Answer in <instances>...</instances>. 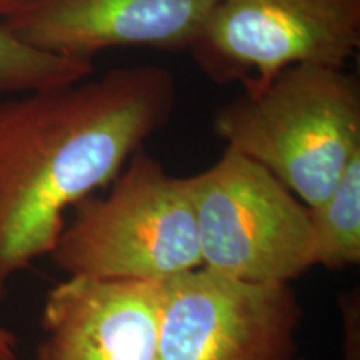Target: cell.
<instances>
[{
	"instance_id": "cell-1",
	"label": "cell",
	"mask_w": 360,
	"mask_h": 360,
	"mask_svg": "<svg viewBox=\"0 0 360 360\" xmlns=\"http://www.w3.org/2000/svg\"><path fill=\"white\" fill-rule=\"evenodd\" d=\"M174 105V75L154 64L0 102V302L15 274L52 254L65 214L114 182Z\"/></svg>"
},
{
	"instance_id": "cell-2",
	"label": "cell",
	"mask_w": 360,
	"mask_h": 360,
	"mask_svg": "<svg viewBox=\"0 0 360 360\" xmlns=\"http://www.w3.org/2000/svg\"><path fill=\"white\" fill-rule=\"evenodd\" d=\"M214 132L312 209L360 154V82L335 67L292 65L220 107Z\"/></svg>"
},
{
	"instance_id": "cell-3",
	"label": "cell",
	"mask_w": 360,
	"mask_h": 360,
	"mask_svg": "<svg viewBox=\"0 0 360 360\" xmlns=\"http://www.w3.org/2000/svg\"><path fill=\"white\" fill-rule=\"evenodd\" d=\"M74 210L51 254L69 276L165 282L202 267L191 180L146 152L130 157L107 195Z\"/></svg>"
},
{
	"instance_id": "cell-4",
	"label": "cell",
	"mask_w": 360,
	"mask_h": 360,
	"mask_svg": "<svg viewBox=\"0 0 360 360\" xmlns=\"http://www.w3.org/2000/svg\"><path fill=\"white\" fill-rule=\"evenodd\" d=\"M188 180L202 267L252 283H290L314 267L309 207L257 162L225 148Z\"/></svg>"
},
{
	"instance_id": "cell-5",
	"label": "cell",
	"mask_w": 360,
	"mask_h": 360,
	"mask_svg": "<svg viewBox=\"0 0 360 360\" xmlns=\"http://www.w3.org/2000/svg\"><path fill=\"white\" fill-rule=\"evenodd\" d=\"M360 47V0H220L188 49L217 84L262 89L299 64L344 69Z\"/></svg>"
},
{
	"instance_id": "cell-6",
	"label": "cell",
	"mask_w": 360,
	"mask_h": 360,
	"mask_svg": "<svg viewBox=\"0 0 360 360\" xmlns=\"http://www.w3.org/2000/svg\"><path fill=\"white\" fill-rule=\"evenodd\" d=\"M300 319L289 283L195 269L164 282L157 360H294Z\"/></svg>"
},
{
	"instance_id": "cell-7",
	"label": "cell",
	"mask_w": 360,
	"mask_h": 360,
	"mask_svg": "<svg viewBox=\"0 0 360 360\" xmlns=\"http://www.w3.org/2000/svg\"><path fill=\"white\" fill-rule=\"evenodd\" d=\"M220 0H37L4 19L39 51L90 60L107 49L188 51Z\"/></svg>"
},
{
	"instance_id": "cell-8",
	"label": "cell",
	"mask_w": 360,
	"mask_h": 360,
	"mask_svg": "<svg viewBox=\"0 0 360 360\" xmlns=\"http://www.w3.org/2000/svg\"><path fill=\"white\" fill-rule=\"evenodd\" d=\"M164 282L70 276L49 292L37 360H157Z\"/></svg>"
},
{
	"instance_id": "cell-9",
	"label": "cell",
	"mask_w": 360,
	"mask_h": 360,
	"mask_svg": "<svg viewBox=\"0 0 360 360\" xmlns=\"http://www.w3.org/2000/svg\"><path fill=\"white\" fill-rule=\"evenodd\" d=\"M312 265L340 270L360 262V154L322 204L309 209Z\"/></svg>"
},
{
	"instance_id": "cell-10",
	"label": "cell",
	"mask_w": 360,
	"mask_h": 360,
	"mask_svg": "<svg viewBox=\"0 0 360 360\" xmlns=\"http://www.w3.org/2000/svg\"><path fill=\"white\" fill-rule=\"evenodd\" d=\"M94 74L90 60H77L30 47L0 24V96L80 82Z\"/></svg>"
},
{
	"instance_id": "cell-11",
	"label": "cell",
	"mask_w": 360,
	"mask_h": 360,
	"mask_svg": "<svg viewBox=\"0 0 360 360\" xmlns=\"http://www.w3.org/2000/svg\"><path fill=\"white\" fill-rule=\"evenodd\" d=\"M34 2H37V0H0V19H7L12 13L22 11Z\"/></svg>"
},
{
	"instance_id": "cell-12",
	"label": "cell",
	"mask_w": 360,
	"mask_h": 360,
	"mask_svg": "<svg viewBox=\"0 0 360 360\" xmlns=\"http://www.w3.org/2000/svg\"><path fill=\"white\" fill-rule=\"evenodd\" d=\"M15 335L12 334L7 328L0 327V349L4 350H13V345H15Z\"/></svg>"
},
{
	"instance_id": "cell-13",
	"label": "cell",
	"mask_w": 360,
	"mask_h": 360,
	"mask_svg": "<svg viewBox=\"0 0 360 360\" xmlns=\"http://www.w3.org/2000/svg\"><path fill=\"white\" fill-rule=\"evenodd\" d=\"M0 360H19L13 354V350H4L0 349Z\"/></svg>"
}]
</instances>
